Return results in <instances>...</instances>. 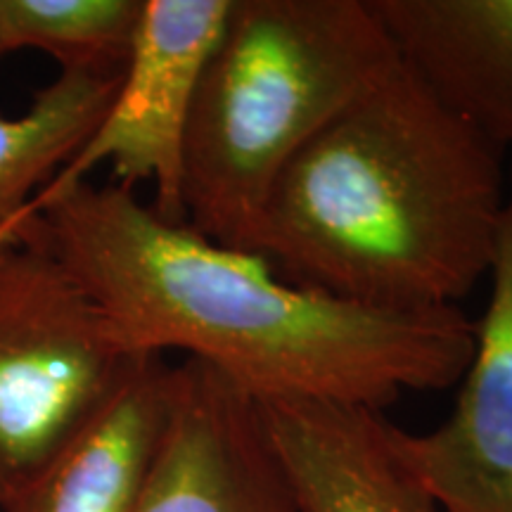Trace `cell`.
<instances>
[{
  "label": "cell",
  "mask_w": 512,
  "mask_h": 512,
  "mask_svg": "<svg viewBox=\"0 0 512 512\" xmlns=\"http://www.w3.org/2000/svg\"><path fill=\"white\" fill-rule=\"evenodd\" d=\"M34 214L128 354L183 351L259 403L384 411L406 392L456 387L470 363L475 323L460 309L344 302L166 221L124 185L83 181L38 197Z\"/></svg>",
  "instance_id": "cell-1"
},
{
  "label": "cell",
  "mask_w": 512,
  "mask_h": 512,
  "mask_svg": "<svg viewBox=\"0 0 512 512\" xmlns=\"http://www.w3.org/2000/svg\"><path fill=\"white\" fill-rule=\"evenodd\" d=\"M505 197L503 150L399 60L285 166L252 252L344 302L458 309L489 275Z\"/></svg>",
  "instance_id": "cell-2"
},
{
  "label": "cell",
  "mask_w": 512,
  "mask_h": 512,
  "mask_svg": "<svg viewBox=\"0 0 512 512\" xmlns=\"http://www.w3.org/2000/svg\"><path fill=\"white\" fill-rule=\"evenodd\" d=\"M401 55L373 0H233L183 152V226L252 252L285 166Z\"/></svg>",
  "instance_id": "cell-3"
},
{
  "label": "cell",
  "mask_w": 512,
  "mask_h": 512,
  "mask_svg": "<svg viewBox=\"0 0 512 512\" xmlns=\"http://www.w3.org/2000/svg\"><path fill=\"white\" fill-rule=\"evenodd\" d=\"M138 358L43 238L36 214L0 235V510L53 463Z\"/></svg>",
  "instance_id": "cell-4"
},
{
  "label": "cell",
  "mask_w": 512,
  "mask_h": 512,
  "mask_svg": "<svg viewBox=\"0 0 512 512\" xmlns=\"http://www.w3.org/2000/svg\"><path fill=\"white\" fill-rule=\"evenodd\" d=\"M230 5L233 0H143L110 107L38 197L88 181L95 169L107 166L112 183L131 190L152 185L150 207L166 221L183 223L185 136Z\"/></svg>",
  "instance_id": "cell-5"
},
{
  "label": "cell",
  "mask_w": 512,
  "mask_h": 512,
  "mask_svg": "<svg viewBox=\"0 0 512 512\" xmlns=\"http://www.w3.org/2000/svg\"><path fill=\"white\" fill-rule=\"evenodd\" d=\"M136 512H294L259 401L207 363L174 366V401Z\"/></svg>",
  "instance_id": "cell-6"
},
{
  "label": "cell",
  "mask_w": 512,
  "mask_h": 512,
  "mask_svg": "<svg viewBox=\"0 0 512 512\" xmlns=\"http://www.w3.org/2000/svg\"><path fill=\"white\" fill-rule=\"evenodd\" d=\"M489 278L451 415L422 434L399 427L403 458L439 512H512V176Z\"/></svg>",
  "instance_id": "cell-7"
},
{
  "label": "cell",
  "mask_w": 512,
  "mask_h": 512,
  "mask_svg": "<svg viewBox=\"0 0 512 512\" xmlns=\"http://www.w3.org/2000/svg\"><path fill=\"white\" fill-rule=\"evenodd\" d=\"M259 406L294 512H439L384 411L309 399Z\"/></svg>",
  "instance_id": "cell-8"
},
{
  "label": "cell",
  "mask_w": 512,
  "mask_h": 512,
  "mask_svg": "<svg viewBox=\"0 0 512 512\" xmlns=\"http://www.w3.org/2000/svg\"><path fill=\"white\" fill-rule=\"evenodd\" d=\"M174 401V366L140 356L46 470L3 512H136Z\"/></svg>",
  "instance_id": "cell-9"
},
{
  "label": "cell",
  "mask_w": 512,
  "mask_h": 512,
  "mask_svg": "<svg viewBox=\"0 0 512 512\" xmlns=\"http://www.w3.org/2000/svg\"><path fill=\"white\" fill-rule=\"evenodd\" d=\"M401 60L512 150V0H373Z\"/></svg>",
  "instance_id": "cell-10"
},
{
  "label": "cell",
  "mask_w": 512,
  "mask_h": 512,
  "mask_svg": "<svg viewBox=\"0 0 512 512\" xmlns=\"http://www.w3.org/2000/svg\"><path fill=\"white\" fill-rule=\"evenodd\" d=\"M121 72H60L17 117L0 112V235L34 202L107 112Z\"/></svg>",
  "instance_id": "cell-11"
},
{
  "label": "cell",
  "mask_w": 512,
  "mask_h": 512,
  "mask_svg": "<svg viewBox=\"0 0 512 512\" xmlns=\"http://www.w3.org/2000/svg\"><path fill=\"white\" fill-rule=\"evenodd\" d=\"M143 0H0L3 53L41 50L60 72H121Z\"/></svg>",
  "instance_id": "cell-12"
},
{
  "label": "cell",
  "mask_w": 512,
  "mask_h": 512,
  "mask_svg": "<svg viewBox=\"0 0 512 512\" xmlns=\"http://www.w3.org/2000/svg\"><path fill=\"white\" fill-rule=\"evenodd\" d=\"M5 53H3V38H0V57H3Z\"/></svg>",
  "instance_id": "cell-13"
}]
</instances>
